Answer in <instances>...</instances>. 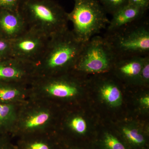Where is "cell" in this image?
Wrapping results in <instances>:
<instances>
[{"label":"cell","mask_w":149,"mask_h":149,"mask_svg":"<svg viewBox=\"0 0 149 149\" xmlns=\"http://www.w3.org/2000/svg\"><path fill=\"white\" fill-rule=\"evenodd\" d=\"M84 44L68 28L51 36L42 54L34 64L36 76H52L74 68Z\"/></svg>","instance_id":"6da1fadb"},{"label":"cell","mask_w":149,"mask_h":149,"mask_svg":"<svg viewBox=\"0 0 149 149\" xmlns=\"http://www.w3.org/2000/svg\"><path fill=\"white\" fill-rule=\"evenodd\" d=\"M18 11L27 29L47 37L68 28V13L54 0H20Z\"/></svg>","instance_id":"7a4b0ae2"},{"label":"cell","mask_w":149,"mask_h":149,"mask_svg":"<svg viewBox=\"0 0 149 149\" xmlns=\"http://www.w3.org/2000/svg\"><path fill=\"white\" fill-rule=\"evenodd\" d=\"M117 58L149 55V21L144 17L103 36Z\"/></svg>","instance_id":"3957f363"},{"label":"cell","mask_w":149,"mask_h":149,"mask_svg":"<svg viewBox=\"0 0 149 149\" xmlns=\"http://www.w3.org/2000/svg\"><path fill=\"white\" fill-rule=\"evenodd\" d=\"M72 10L68 13L71 30L79 42L85 43L106 29L110 20L99 0H74Z\"/></svg>","instance_id":"277c9868"},{"label":"cell","mask_w":149,"mask_h":149,"mask_svg":"<svg viewBox=\"0 0 149 149\" xmlns=\"http://www.w3.org/2000/svg\"><path fill=\"white\" fill-rule=\"evenodd\" d=\"M117 59L104 37L96 35L84 43L74 69L85 74H104L111 70Z\"/></svg>","instance_id":"5b68a950"},{"label":"cell","mask_w":149,"mask_h":149,"mask_svg":"<svg viewBox=\"0 0 149 149\" xmlns=\"http://www.w3.org/2000/svg\"><path fill=\"white\" fill-rule=\"evenodd\" d=\"M49 37L32 29L11 40L12 57L35 64L42 54Z\"/></svg>","instance_id":"8992f818"},{"label":"cell","mask_w":149,"mask_h":149,"mask_svg":"<svg viewBox=\"0 0 149 149\" xmlns=\"http://www.w3.org/2000/svg\"><path fill=\"white\" fill-rule=\"evenodd\" d=\"M35 77L34 63L13 57L0 60V82L22 84Z\"/></svg>","instance_id":"52a82bcc"},{"label":"cell","mask_w":149,"mask_h":149,"mask_svg":"<svg viewBox=\"0 0 149 149\" xmlns=\"http://www.w3.org/2000/svg\"><path fill=\"white\" fill-rule=\"evenodd\" d=\"M27 29L26 23L18 10L0 9V36L12 40Z\"/></svg>","instance_id":"ba28073f"},{"label":"cell","mask_w":149,"mask_h":149,"mask_svg":"<svg viewBox=\"0 0 149 149\" xmlns=\"http://www.w3.org/2000/svg\"><path fill=\"white\" fill-rule=\"evenodd\" d=\"M146 12L138 7L128 3L112 15V18L107 27V31H113L138 21L146 16Z\"/></svg>","instance_id":"9c48e42d"},{"label":"cell","mask_w":149,"mask_h":149,"mask_svg":"<svg viewBox=\"0 0 149 149\" xmlns=\"http://www.w3.org/2000/svg\"><path fill=\"white\" fill-rule=\"evenodd\" d=\"M143 56H132L117 58L113 67L123 77L139 78L143 61Z\"/></svg>","instance_id":"30bf717a"},{"label":"cell","mask_w":149,"mask_h":149,"mask_svg":"<svg viewBox=\"0 0 149 149\" xmlns=\"http://www.w3.org/2000/svg\"><path fill=\"white\" fill-rule=\"evenodd\" d=\"M100 91L103 98L111 105L117 107L121 104V92L114 83L110 81L104 82L100 88Z\"/></svg>","instance_id":"8fae6325"},{"label":"cell","mask_w":149,"mask_h":149,"mask_svg":"<svg viewBox=\"0 0 149 149\" xmlns=\"http://www.w3.org/2000/svg\"><path fill=\"white\" fill-rule=\"evenodd\" d=\"M15 118V111L12 104L0 102V135H6Z\"/></svg>","instance_id":"7c38bea8"},{"label":"cell","mask_w":149,"mask_h":149,"mask_svg":"<svg viewBox=\"0 0 149 149\" xmlns=\"http://www.w3.org/2000/svg\"><path fill=\"white\" fill-rule=\"evenodd\" d=\"M21 83L0 82V102L11 103L19 96Z\"/></svg>","instance_id":"4fadbf2b"},{"label":"cell","mask_w":149,"mask_h":149,"mask_svg":"<svg viewBox=\"0 0 149 149\" xmlns=\"http://www.w3.org/2000/svg\"><path fill=\"white\" fill-rule=\"evenodd\" d=\"M49 118V114L42 111L29 118L25 123V128L27 129H34L45 124Z\"/></svg>","instance_id":"5bb4252c"},{"label":"cell","mask_w":149,"mask_h":149,"mask_svg":"<svg viewBox=\"0 0 149 149\" xmlns=\"http://www.w3.org/2000/svg\"><path fill=\"white\" fill-rule=\"evenodd\" d=\"M107 13L112 15L129 3L128 0H99Z\"/></svg>","instance_id":"9a60e30c"},{"label":"cell","mask_w":149,"mask_h":149,"mask_svg":"<svg viewBox=\"0 0 149 149\" xmlns=\"http://www.w3.org/2000/svg\"><path fill=\"white\" fill-rule=\"evenodd\" d=\"M123 131L127 139L133 143L140 145L145 141L143 136L136 129L124 128Z\"/></svg>","instance_id":"2e32d148"},{"label":"cell","mask_w":149,"mask_h":149,"mask_svg":"<svg viewBox=\"0 0 149 149\" xmlns=\"http://www.w3.org/2000/svg\"><path fill=\"white\" fill-rule=\"evenodd\" d=\"M12 57L11 40L0 36V60Z\"/></svg>","instance_id":"e0dca14e"},{"label":"cell","mask_w":149,"mask_h":149,"mask_svg":"<svg viewBox=\"0 0 149 149\" xmlns=\"http://www.w3.org/2000/svg\"><path fill=\"white\" fill-rule=\"evenodd\" d=\"M104 143L109 149H126L120 141L111 134L106 135Z\"/></svg>","instance_id":"ac0fdd59"},{"label":"cell","mask_w":149,"mask_h":149,"mask_svg":"<svg viewBox=\"0 0 149 149\" xmlns=\"http://www.w3.org/2000/svg\"><path fill=\"white\" fill-rule=\"evenodd\" d=\"M71 127L77 133L83 134L87 129V124L84 119L81 117L74 118L71 122Z\"/></svg>","instance_id":"d6986e66"},{"label":"cell","mask_w":149,"mask_h":149,"mask_svg":"<svg viewBox=\"0 0 149 149\" xmlns=\"http://www.w3.org/2000/svg\"><path fill=\"white\" fill-rule=\"evenodd\" d=\"M139 78L144 82H148L149 80V55L145 56L143 65Z\"/></svg>","instance_id":"ffe728a7"},{"label":"cell","mask_w":149,"mask_h":149,"mask_svg":"<svg viewBox=\"0 0 149 149\" xmlns=\"http://www.w3.org/2000/svg\"><path fill=\"white\" fill-rule=\"evenodd\" d=\"M20 0H0V9L18 10Z\"/></svg>","instance_id":"44dd1931"},{"label":"cell","mask_w":149,"mask_h":149,"mask_svg":"<svg viewBox=\"0 0 149 149\" xmlns=\"http://www.w3.org/2000/svg\"><path fill=\"white\" fill-rule=\"evenodd\" d=\"M26 149H51L47 143L42 141H34L29 143Z\"/></svg>","instance_id":"7402d4cb"},{"label":"cell","mask_w":149,"mask_h":149,"mask_svg":"<svg viewBox=\"0 0 149 149\" xmlns=\"http://www.w3.org/2000/svg\"><path fill=\"white\" fill-rule=\"evenodd\" d=\"M129 3L138 7L145 11L148 9L149 0H128Z\"/></svg>","instance_id":"603a6c76"},{"label":"cell","mask_w":149,"mask_h":149,"mask_svg":"<svg viewBox=\"0 0 149 149\" xmlns=\"http://www.w3.org/2000/svg\"><path fill=\"white\" fill-rule=\"evenodd\" d=\"M0 149H15L6 135H0Z\"/></svg>","instance_id":"cb8c5ba5"},{"label":"cell","mask_w":149,"mask_h":149,"mask_svg":"<svg viewBox=\"0 0 149 149\" xmlns=\"http://www.w3.org/2000/svg\"><path fill=\"white\" fill-rule=\"evenodd\" d=\"M141 102L147 107H149V97H146L141 99Z\"/></svg>","instance_id":"d4e9b609"}]
</instances>
